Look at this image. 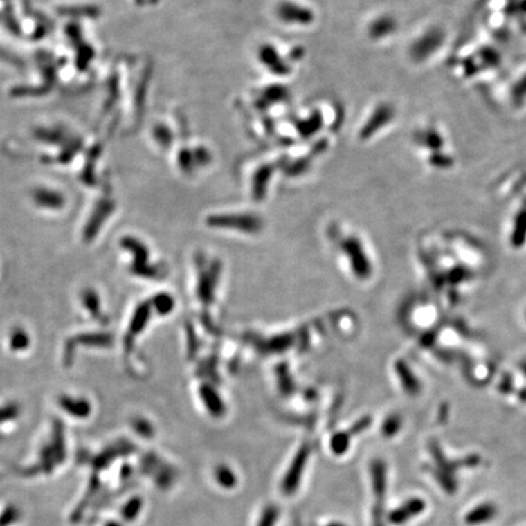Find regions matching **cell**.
Segmentation results:
<instances>
[{
    "instance_id": "cell-1",
    "label": "cell",
    "mask_w": 526,
    "mask_h": 526,
    "mask_svg": "<svg viewBox=\"0 0 526 526\" xmlns=\"http://www.w3.org/2000/svg\"><path fill=\"white\" fill-rule=\"evenodd\" d=\"M370 481L374 493L375 502L373 508V526H384L385 493H386V464L383 460H375L370 463Z\"/></svg>"
},
{
    "instance_id": "cell-2",
    "label": "cell",
    "mask_w": 526,
    "mask_h": 526,
    "mask_svg": "<svg viewBox=\"0 0 526 526\" xmlns=\"http://www.w3.org/2000/svg\"><path fill=\"white\" fill-rule=\"evenodd\" d=\"M309 455H311V446L305 444L300 447L298 453L293 457L291 464L289 466L288 471L284 474L280 482V491L285 496H291L299 490L305 469L309 462Z\"/></svg>"
},
{
    "instance_id": "cell-3",
    "label": "cell",
    "mask_w": 526,
    "mask_h": 526,
    "mask_svg": "<svg viewBox=\"0 0 526 526\" xmlns=\"http://www.w3.org/2000/svg\"><path fill=\"white\" fill-rule=\"evenodd\" d=\"M425 508H426V503L424 500L415 497L391 511L388 519L390 524L392 525H402L410 519H413L415 516L421 514L425 511Z\"/></svg>"
},
{
    "instance_id": "cell-4",
    "label": "cell",
    "mask_w": 526,
    "mask_h": 526,
    "mask_svg": "<svg viewBox=\"0 0 526 526\" xmlns=\"http://www.w3.org/2000/svg\"><path fill=\"white\" fill-rule=\"evenodd\" d=\"M122 246L123 248L131 250L133 255H134V262H133V271L136 272V274L139 275H144V277H154V269L152 267L147 266V250L142 243H139L134 239H125L122 242Z\"/></svg>"
},
{
    "instance_id": "cell-5",
    "label": "cell",
    "mask_w": 526,
    "mask_h": 526,
    "mask_svg": "<svg viewBox=\"0 0 526 526\" xmlns=\"http://www.w3.org/2000/svg\"><path fill=\"white\" fill-rule=\"evenodd\" d=\"M111 335L105 334H83L78 335L76 338L70 340L66 344L65 349V363L71 365L72 359H73V351L76 349L77 345H88V346H100V347H107L111 345Z\"/></svg>"
},
{
    "instance_id": "cell-6",
    "label": "cell",
    "mask_w": 526,
    "mask_h": 526,
    "mask_svg": "<svg viewBox=\"0 0 526 526\" xmlns=\"http://www.w3.org/2000/svg\"><path fill=\"white\" fill-rule=\"evenodd\" d=\"M497 514V508L492 503H482L466 513L464 521L471 526L480 525L492 520Z\"/></svg>"
},
{
    "instance_id": "cell-7",
    "label": "cell",
    "mask_w": 526,
    "mask_h": 526,
    "mask_svg": "<svg viewBox=\"0 0 526 526\" xmlns=\"http://www.w3.org/2000/svg\"><path fill=\"white\" fill-rule=\"evenodd\" d=\"M60 405L66 412L73 415H78V417H86L91 412V405L84 399H73L70 396H62L60 399Z\"/></svg>"
},
{
    "instance_id": "cell-8",
    "label": "cell",
    "mask_w": 526,
    "mask_h": 526,
    "mask_svg": "<svg viewBox=\"0 0 526 526\" xmlns=\"http://www.w3.org/2000/svg\"><path fill=\"white\" fill-rule=\"evenodd\" d=\"M215 479L217 481L218 485L221 486L222 489H226V490H232L238 484L237 474L234 473V471H232V468L224 466V464L216 466Z\"/></svg>"
},
{
    "instance_id": "cell-9",
    "label": "cell",
    "mask_w": 526,
    "mask_h": 526,
    "mask_svg": "<svg viewBox=\"0 0 526 526\" xmlns=\"http://www.w3.org/2000/svg\"><path fill=\"white\" fill-rule=\"evenodd\" d=\"M149 314H150V309L149 306L143 305L137 312L134 314V317L132 319L131 328H129V336L128 339H126L127 347H129V344L132 343V338L136 336V335L140 333V330L144 328V325L147 323V318H149Z\"/></svg>"
},
{
    "instance_id": "cell-10",
    "label": "cell",
    "mask_w": 526,
    "mask_h": 526,
    "mask_svg": "<svg viewBox=\"0 0 526 526\" xmlns=\"http://www.w3.org/2000/svg\"><path fill=\"white\" fill-rule=\"evenodd\" d=\"M82 301L83 305L86 306V309L91 312V316L98 320H102V309H100V301H99V296L94 290H86L82 293Z\"/></svg>"
},
{
    "instance_id": "cell-11",
    "label": "cell",
    "mask_w": 526,
    "mask_h": 526,
    "mask_svg": "<svg viewBox=\"0 0 526 526\" xmlns=\"http://www.w3.org/2000/svg\"><path fill=\"white\" fill-rule=\"evenodd\" d=\"M280 511L275 505H267L261 511L257 526H275L279 520Z\"/></svg>"
},
{
    "instance_id": "cell-12",
    "label": "cell",
    "mask_w": 526,
    "mask_h": 526,
    "mask_svg": "<svg viewBox=\"0 0 526 526\" xmlns=\"http://www.w3.org/2000/svg\"><path fill=\"white\" fill-rule=\"evenodd\" d=\"M30 346V336L25 330L15 329L12 330L10 336V347L14 351H22Z\"/></svg>"
},
{
    "instance_id": "cell-13",
    "label": "cell",
    "mask_w": 526,
    "mask_h": 526,
    "mask_svg": "<svg viewBox=\"0 0 526 526\" xmlns=\"http://www.w3.org/2000/svg\"><path fill=\"white\" fill-rule=\"evenodd\" d=\"M350 435L346 433H339L333 436L330 441V447L334 452L335 455H344L346 451L349 450Z\"/></svg>"
},
{
    "instance_id": "cell-14",
    "label": "cell",
    "mask_w": 526,
    "mask_h": 526,
    "mask_svg": "<svg viewBox=\"0 0 526 526\" xmlns=\"http://www.w3.org/2000/svg\"><path fill=\"white\" fill-rule=\"evenodd\" d=\"M401 420L399 417H389L383 424V434L386 437L394 436L397 431L400 430Z\"/></svg>"
},
{
    "instance_id": "cell-15",
    "label": "cell",
    "mask_w": 526,
    "mask_h": 526,
    "mask_svg": "<svg viewBox=\"0 0 526 526\" xmlns=\"http://www.w3.org/2000/svg\"><path fill=\"white\" fill-rule=\"evenodd\" d=\"M155 301H156V307L160 311V314H167L170 309L172 307V301L168 299L167 296H158Z\"/></svg>"
},
{
    "instance_id": "cell-16",
    "label": "cell",
    "mask_w": 526,
    "mask_h": 526,
    "mask_svg": "<svg viewBox=\"0 0 526 526\" xmlns=\"http://www.w3.org/2000/svg\"><path fill=\"white\" fill-rule=\"evenodd\" d=\"M327 526H347L345 525L344 523H339V521H333V523H330V524H328Z\"/></svg>"
},
{
    "instance_id": "cell-17",
    "label": "cell",
    "mask_w": 526,
    "mask_h": 526,
    "mask_svg": "<svg viewBox=\"0 0 526 526\" xmlns=\"http://www.w3.org/2000/svg\"><path fill=\"white\" fill-rule=\"evenodd\" d=\"M523 320H524V323L526 325V307L524 309V312H523Z\"/></svg>"
}]
</instances>
